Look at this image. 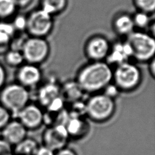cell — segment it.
I'll use <instances>...</instances> for the list:
<instances>
[{"label": "cell", "instance_id": "6da1fadb", "mask_svg": "<svg viewBox=\"0 0 155 155\" xmlns=\"http://www.w3.org/2000/svg\"><path fill=\"white\" fill-rule=\"evenodd\" d=\"M113 80V71L107 62L94 61L82 68L76 82L84 91L96 93L103 90Z\"/></svg>", "mask_w": 155, "mask_h": 155}, {"label": "cell", "instance_id": "7a4b0ae2", "mask_svg": "<svg viewBox=\"0 0 155 155\" xmlns=\"http://www.w3.org/2000/svg\"><path fill=\"white\" fill-rule=\"evenodd\" d=\"M30 93L28 88L18 83L4 85L0 90V105L15 117L28 104Z\"/></svg>", "mask_w": 155, "mask_h": 155}, {"label": "cell", "instance_id": "3957f363", "mask_svg": "<svg viewBox=\"0 0 155 155\" xmlns=\"http://www.w3.org/2000/svg\"><path fill=\"white\" fill-rule=\"evenodd\" d=\"M115 109L114 100L104 93L94 94L85 103L86 114L90 119L97 122L111 118Z\"/></svg>", "mask_w": 155, "mask_h": 155}, {"label": "cell", "instance_id": "277c9868", "mask_svg": "<svg viewBox=\"0 0 155 155\" xmlns=\"http://www.w3.org/2000/svg\"><path fill=\"white\" fill-rule=\"evenodd\" d=\"M113 80L119 90L129 91L139 85L142 74L136 65L126 62L116 66L113 71Z\"/></svg>", "mask_w": 155, "mask_h": 155}, {"label": "cell", "instance_id": "5b68a950", "mask_svg": "<svg viewBox=\"0 0 155 155\" xmlns=\"http://www.w3.org/2000/svg\"><path fill=\"white\" fill-rule=\"evenodd\" d=\"M126 42L132 51V57L139 61L151 59L155 53V41L150 35L142 32H132Z\"/></svg>", "mask_w": 155, "mask_h": 155}, {"label": "cell", "instance_id": "8992f818", "mask_svg": "<svg viewBox=\"0 0 155 155\" xmlns=\"http://www.w3.org/2000/svg\"><path fill=\"white\" fill-rule=\"evenodd\" d=\"M49 52L47 42L41 38H33L23 45V57L28 64L36 65L45 60Z\"/></svg>", "mask_w": 155, "mask_h": 155}, {"label": "cell", "instance_id": "52a82bcc", "mask_svg": "<svg viewBox=\"0 0 155 155\" xmlns=\"http://www.w3.org/2000/svg\"><path fill=\"white\" fill-rule=\"evenodd\" d=\"M69 137L64 125H50L43 133V145L56 152L65 147Z\"/></svg>", "mask_w": 155, "mask_h": 155}, {"label": "cell", "instance_id": "ba28073f", "mask_svg": "<svg viewBox=\"0 0 155 155\" xmlns=\"http://www.w3.org/2000/svg\"><path fill=\"white\" fill-rule=\"evenodd\" d=\"M52 27L51 16L43 10L33 12L27 19L26 28L35 37L46 35Z\"/></svg>", "mask_w": 155, "mask_h": 155}, {"label": "cell", "instance_id": "9c48e42d", "mask_svg": "<svg viewBox=\"0 0 155 155\" xmlns=\"http://www.w3.org/2000/svg\"><path fill=\"white\" fill-rule=\"evenodd\" d=\"M27 130H34L44 123V113L37 105L28 103L15 117Z\"/></svg>", "mask_w": 155, "mask_h": 155}, {"label": "cell", "instance_id": "30bf717a", "mask_svg": "<svg viewBox=\"0 0 155 155\" xmlns=\"http://www.w3.org/2000/svg\"><path fill=\"white\" fill-rule=\"evenodd\" d=\"M27 130L18 119L10 120L2 129L1 138L14 147L27 137Z\"/></svg>", "mask_w": 155, "mask_h": 155}, {"label": "cell", "instance_id": "8fae6325", "mask_svg": "<svg viewBox=\"0 0 155 155\" xmlns=\"http://www.w3.org/2000/svg\"><path fill=\"white\" fill-rule=\"evenodd\" d=\"M42 77L39 68L34 64H28L22 65L16 74L18 83L28 88L37 85Z\"/></svg>", "mask_w": 155, "mask_h": 155}, {"label": "cell", "instance_id": "7c38bea8", "mask_svg": "<svg viewBox=\"0 0 155 155\" xmlns=\"http://www.w3.org/2000/svg\"><path fill=\"white\" fill-rule=\"evenodd\" d=\"M109 44L102 37H96L88 42L86 47L87 56L94 61H101L109 53Z\"/></svg>", "mask_w": 155, "mask_h": 155}, {"label": "cell", "instance_id": "4fadbf2b", "mask_svg": "<svg viewBox=\"0 0 155 155\" xmlns=\"http://www.w3.org/2000/svg\"><path fill=\"white\" fill-rule=\"evenodd\" d=\"M132 57V51L129 44L125 42L124 43L116 44L111 51L107 56V64L118 65L120 64L128 62V59Z\"/></svg>", "mask_w": 155, "mask_h": 155}, {"label": "cell", "instance_id": "5bb4252c", "mask_svg": "<svg viewBox=\"0 0 155 155\" xmlns=\"http://www.w3.org/2000/svg\"><path fill=\"white\" fill-rule=\"evenodd\" d=\"M61 95V88L55 83L49 82L40 87L38 93V99L42 106L47 108Z\"/></svg>", "mask_w": 155, "mask_h": 155}, {"label": "cell", "instance_id": "9a60e30c", "mask_svg": "<svg viewBox=\"0 0 155 155\" xmlns=\"http://www.w3.org/2000/svg\"><path fill=\"white\" fill-rule=\"evenodd\" d=\"M69 137H82L87 133L89 128L88 123L82 117L70 116L64 124Z\"/></svg>", "mask_w": 155, "mask_h": 155}, {"label": "cell", "instance_id": "2e32d148", "mask_svg": "<svg viewBox=\"0 0 155 155\" xmlns=\"http://www.w3.org/2000/svg\"><path fill=\"white\" fill-rule=\"evenodd\" d=\"M84 91L81 89L78 83L76 82H68L65 84L64 88H61V93H62V99L67 100L71 103L78 101L82 95Z\"/></svg>", "mask_w": 155, "mask_h": 155}, {"label": "cell", "instance_id": "e0dca14e", "mask_svg": "<svg viewBox=\"0 0 155 155\" xmlns=\"http://www.w3.org/2000/svg\"><path fill=\"white\" fill-rule=\"evenodd\" d=\"M36 141L31 138H25L14 146L13 150L15 155H34L38 148Z\"/></svg>", "mask_w": 155, "mask_h": 155}, {"label": "cell", "instance_id": "ac0fdd59", "mask_svg": "<svg viewBox=\"0 0 155 155\" xmlns=\"http://www.w3.org/2000/svg\"><path fill=\"white\" fill-rule=\"evenodd\" d=\"M134 26L133 18L127 15H122L117 17L114 22L115 29L120 35L128 36L133 32Z\"/></svg>", "mask_w": 155, "mask_h": 155}, {"label": "cell", "instance_id": "d6986e66", "mask_svg": "<svg viewBox=\"0 0 155 155\" xmlns=\"http://www.w3.org/2000/svg\"><path fill=\"white\" fill-rule=\"evenodd\" d=\"M66 4L67 0H42V10L51 15L62 11Z\"/></svg>", "mask_w": 155, "mask_h": 155}, {"label": "cell", "instance_id": "ffe728a7", "mask_svg": "<svg viewBox=\"0 0 155 155\" xmlns=\"http://www.w3.org/2000/svg\"><path fill=\"white\" fill-rule=\"evenodd\" d=\"M15 6L13 0H0V17L10 16L14 12Z\"/></svg>", "mask_w": 155, "mask_h": 155}, {"label": "cell", "instance_id": "44dd1931", "mask_svg": "<svg viewBox=\"0 0 155 155\" xmlns=\"http://www.w3.org/2000/svg\"><path fill=\"white\" fill-rule=\"evenodd\" d=\"M22 54L18 51H11L6 55V62L11 66H18L22 63L24 61Z\"/></svg>", "mask_w": 155, "mask_h": 155}, {"label": "cell", "instance_id": "7402d4cb", "mask_svg": "<svg viewBox=\"0 0 155 155\" xmlns=\"http://www.w3.org/2000/svg\"><path fill=\"white\" fill-rule=\"evenodd\" d=\"M136 6L146 13L153 12L155 8V0H134Z\"/></svg>", "mask_w": 155, "mask_h": 155}, {"label": "cell", "instance_id": "603a6c76", "mask_svg": "<svg viewBox=\"0 0 155 155\" xmlns=\"http://www.w3.org/2000/svg\"><path fill=\"white\" fill-rule=\"evenodd\" d=\"M134 25L140 28H143L147 26L150 22V18L147 13L141 12L135 15L133 18Z\"/></svg>", "mask_w": 155, "mask_h": 155}, {"label": "cell", "instance_id": "cb8c5ba5", "mask_svg": "<svg viewBox=\"0 0 155 155\" xmlns=\"http://www.w3.org/2000/svg\"><path fill=\"white\" fill-rule=\"evenodd\" d=\"M12 114L4 107L0 105V130L10 121Z\"/></svg>", "mask_w": 155, "mask_h": 155}, {"label": "cell", "instance_id": "d4e9b609", "mask_svg": "<svg viewBox=\"0 0 155 155\" xmlns=\"http://www.w3.org/2000/svg\"><path fill=\"white\" fill-rule=\"evenodd\" d=\"M103 90L104 92L102 93L113 99L116 96H117L119 91V89L114 84H112L111 83L109 84L107 86H106V87Z\"/></svg>", "mask_w": 155, "mask_h": 155}, {"label": "cell", "instance_id": "484cf974", "mask_svg": "<svg viewBox=\"0 0 155 155\" xmlns=\"http://www.w3.org/2000/svg\"><path fill=\"white\" fill-rule=\"evenodd\" d=\"M0 155H14L12 147L0 138Z\"/></svg>", "mask_w": 155, "mask_h": 155}, {"label": "cell", "instance_id": "4316f807", "mask_svg": "<svg viewBox=\"0 0 155 155\" xmlns=\"http://www.w3.org/2000/svg\"><path fill=\"white\" fill-rule=\"evenodd\" d=\"M13 26H14V27H16L18 29L22 30V29L26 28L27 19L22 16H18L15 20Z\"/></svg>", "mask_w": 155, "mask_h": 155}, {"label": "cell", "instance_id": "83f0119b", "mask_svg": "<svg viewBox=\"0 0 155 155\" xmlns=\"http://www.w3.org/2000/svg\"><path fill=\"white\" fill-rule=\"evenodd\" d=\"M54 153L50 148L42 145L38 147L34 155H54Z\"/></svg>", "mask_w": 155, "mask_h": 155}, {"label": "cell", "instance_id": "f1b7e54d", "mask_svg": "<svg viewBox=\"0 0 155 155\" xmlns=\"http://www.w3.org/2000/svg\"><path fill=\"white\" fill-rule=\"evenodd\" d=\"M14 26L12 24L6 23H0V31H2L9 36L12 35L14 32Z\"/></svg>", "mask_w": 155, "mask_h": 155}, {"label": "cell", "instance_id": "f546056e", "mask_svg": "<svg viewBox=\"0 0 155 155\" xmlns=\"http://www.w3.org/2000/svg\"><path fill=\"white\" fill-rule=\"evenodd\" d=\"M54 155H77L76 153L72 150L66 147L59 150L54 153Z\"/></svg>", "mask_w": 155, "mask_h": 155}, {"label": "cell", "instance_id": "4dcf8cb0", "mask_svg": "<svg viewBox=\"0 0 155 155\" xmlns=\"http://www.w3.org/2000/svg\"><path fill=\"white\" fill-rule=\"evenodd\" d=\"M6 78V74L4 68L0 65V90L4 86Z\"/></svg>", "mask_w": 155, "mask_h": 155}, {"label": "cell", "instance_id": "1f68e13d", "mask_svg": "<svg viewBox=\"0 0 155 155\" xmlns=\"http://www.w3.org/2000/svg\"><path fill=\"white\" fill-rule=\"evenodd\" d=\"M10 39V36L7 33L0 31V44H5L8 42Z\"/></svg>", "mask_w": 155, "mask_h": 155}, {"label": "cell", "instance_id": "d6a6232c", "mask_svg": "<svg viewBox=\"0 0 155 155\" xmlns=\"http://www.w3.org/2000/svg\"><path fill=\"white\" fill-rule=\"evenodd\" d=\"M15 5L19 7H25L29 4L31 0H13Z\"/></svg>", "mask_w": 155, "mask_h": 155}, {"label": "cell", "instance_id": "836d02e7", "mask_svg": "<svg viewBox=\"0 0 155 155\" xmlns=\"http://www.w3.org/2000/svg\"><path fill=\"white\" fill-rule=\"evenodd\" d=\"M151 67H150V73L151 74V75L153 76V77H154V74H155V67H154V61L153 60L151 64Z\"/></svg>", "mask_w": 155, "mask_h": 155}]
</instances>
